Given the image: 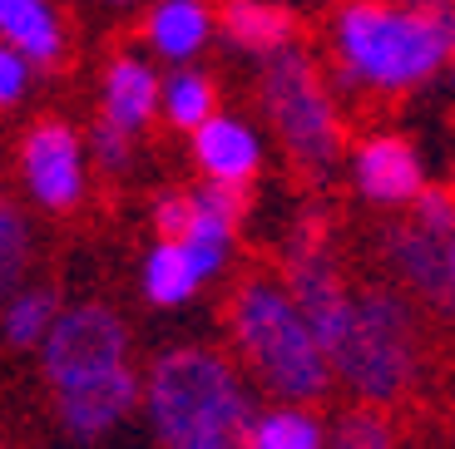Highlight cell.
Masks as SVG:
<instances>
[{
	"label": "cell",
	"instance_id": "cell-29",
	"mask_svg": "<svg viewBox=\"0 0 455 449\" xmlns=\"http://www.w3.org/2000/svg\"><path fill=\"white\" fill-rule=\"evenodd\" d=\"M401 5H431V11H441V5H451V0H401Z\"/></svg>",
	"mask_w": 455,
	"mask_h": 449
},
{
	"label": "cell",
	"instance_id": "cell-22",
	"mask_svg": "<svg viewBox=\"0 0 455 449\" xmlns=\"http://www.w3.org/2000/svg\"><path fill=\"white\" fill-rule=\"evenodd\" d=\"M25 262H30V232H25V217L15 213V202L0 193V296L15 292V281L25 277Z\"/></svg>",
	"mask_w": 455,
	"mask_h": 449
},
{
	"label": "cell",
	"instance_id": "cell-12",
	"mask_svg": "<svg viewBox=\"0 0 455 449\" xmlns=\"http://www.w3.org/2000/svg\"><path fill=\"white\" fill-rule=\"evenodd\" d=\"M194 154H198V169L208 173L213 183H248L258 173V134L238 119H228V114H213L208 124L194 129Z\"/></svg>",
	"mask_w": 455,
	"mask_h": 449
},
{
	"label": "cell",
	"instance_id": "cell-21",
	"mask_svg": "<svg viewBox=\"0 0 455 449\" xmlns=\"http://www.w3.org/2000/svg\"><path fill=\"white\" fill-rule=\"evenodd\" d=\"M194 208H198V202H194ZM233 227H238V223H228V217H218V213H204V208L194 213V227H188L179 242L188 248L198 277H218V272H223L228 248H233Z\"/></svg>",
	"mask_w": 455,
	"mask_h": 449
},
{
	"label": "cell",
	"instance_id": "cell-26",
	"mask_svg": "<svg viewBox=\"0 0 455 449\" xmlns=\"http://www.w3.org/2000/svg\"><path fill=\"white\" fill-rule=\"evenodd\" d=\"M416 208V223L421 227H431V232H455V198L445 188H421V198L411 202Z\"/></svg>",
	"mask_w": 455,
	"mask_h": 449
},
{
	"label": "cell",
	"instance_id": "cell-30",
	"mask_svg": "<svg viewBox=\"0 0 455 449\" xmlns=\"http://www.w3.org/2000/svg\"><path fill=\"white\" fill-rule=\"evenodd\" d=\"M233 449H252V445H248V435H243V439H238V445H233Z\"/></svg>",
	"mask_w": 455,
	"mask_h": 449
},
{
	"label": "cell",
	"instance_id": "cell-31",
	"mask_svg": "<svg viewBox=\"0 0 455 449\" xmlns=\"http://www.w3.org/2000/svg\"><path fill=\"white\" fill-rule=\"evenodd\" d=\"M109 5H129V0H109Z\"/></svg>",
	"mask_w": 455,
	"mask_h": 449
},
{
	"label": "cell",
	"instance_id": "cell-6",
	"mask_svg": "<svg viewBox=\"0 0 455 449\" xmlns=\"http://www.w3.org/2000/svg\"><path fill=\"white\" fill-rule=\"evenodd\" d=\"M45 381L50 390H75V385L104 381V375L129 366V331L109 306H69L60 311L55 331L45 336Z\"/></svg>",
	"mask_w": 455,
	"mask_h": 449
},
{
	"label": "cell",
	"instance_id": "cell-18",
	"mask_svg": "<svg viewBox=\"0 0 455 449\" xmlns=\"http://www.w3.org/2000/svg\"><path fill=\"white\" fill-rule=\"evenodd\" d=\"M60 321V296L45 292V287H30V292H15L5 302V316H0V336L11 346H45V336Z\"/></svg>",
	"mask_w": 455,
	"mask_h": 449
},
{
	"label": "cell",
	"instance_id": "cell-28",
	"mask_svg": "<svg viewBox=\"0 0 455 449\" xmlns=\"http://www.w3.org/2000/svg\"><path fill=\"white\" fill-rule=\"evenodd\" d=\"M445 311L455 316V232H451V267H445Z\"/></svg>",
	"mask_w": 455,
	"mask_h": 449
},
{
	"label": "cell",
	"instance_id": "cell-7",
	"mask_svg": "<svg viewBox=\"0 0 455 449\" xmlns=\"http://www.w3.org/2000/svg\"><path fill=\"white\" fill-rule=\"evenodd\" d=\"M287 292L297 296L307 326L317 331L322 351L337 356V346L352 331V311H356V292L347 287L337 257H331L322 227H302L287 248Z\"/></svg>",
	"mask_w": 455,
	"mask_h": 449
},
{
	"label": "cell",
	"instance_id": "cell-10",
	"mask_svg": "<svg viewBox=\"0 0 455 449\" xmlns=\"http://www.w3.org/2000/svg\"><path fill=\"white\" fill-rule=\"evenodd\" d=\"M356 188H362V198L381 202V208L416 202L426 188L416 148H411L406 138H391V134L366 138V144L356 148Z\"/></svg>",
	"mask_w": 455,
	"mask_h": 449
},
{
	"label": "cell",
	"instance_id": "cell-16",
	"mask_svg": "<svg viewBox=\"0 0 455 449\" xmlns=\"http://www.w3.org/2000/svg\"><path fill=\"white\" fill-rule=\"evenodd\" d=\"M208 30H213V15H208L204 0H159L154 15H148V45L159 50L164 59L198 55Z\"/></svg>",
	"mask_w": 455,
	"mask_h": 449
},
{
	"label": "cell",
	"instance_id": "cell-20",
	"mask_svg": "<svg viewBox=\"0 0 455 449\" xmlns=\"http://www.w3.org/2000/svg\"><path fill=\"white\" fill-rule=\"evenodd\" d=\"M164 114L173 129H198L213 119V84L198 69H179L173 79H164Z\"/></svg>",
	"mask_w": 455,
	"mask_h": 449
},
{
	"label": "cell",
	"instance_id": "cell-9",
	"mask_svg": "<svg viewBox=\"0 0 455 449\" xmlns=\"http://www.w3.org/2000/svg\"><path fill=\"white\" fill-rule=\"evenodd\" d=\"M139 400H144V385L124 366V371L104 375V381L75 385V390H55V415L75 439H104Z\"/></svg>",
	"mask_w": 455,
	"mask_h": 449
},
{
	"label": "cell",
	"instance_id": "cell-4",
	"mask_svg": "<svg viewBox=\"0 0 455 449\" xmlns=\"http://www.w3.org/2000/svg\"><path fill=\"white\" fill-rule=\"evenodd\" d=\"M421 360L416 311L391 287H362L352 311V331L331 356V371L352 385L366 405H391L411 390Z\"/></svg>",
	"mask_w": 455,
	"mask_h": 449
},
{
	"label": "cell",
	"instance_id": "cell-14",
	"mask_svg": "<svg viewBox=\"0 0 455 449\" xmlns=\"http://www.w3.org/2000/svg\"><path fill=\"white\" fill-rule=\"evenodd\" d=\"M159 104H164V90H159V79H154V69H148L144 59H134V55L114 59L109 75H104V119L124 124L129 134H139V129L154 119Z\"/></svg>",
	"mask_w": 455,
	"mask_h": 449
},
{
	"label": "cell",
	"instance_id": "cell-1",
	"mask_svg": "<svg viewBox=\"0 0 455 449\" xmlns=\"http://www.w3.org/2000/svg\"><path fill=\"white\" fill-rule=\"evenodd\" d=\"M455 55V20L431 5L396 0H347L337 15L341 79L366 90L406 94L441 75Z\"/></svg>",
	"mask_w": 455,
	"mask_h": 449
},
{
	"label": "cell",
	"instance_id": "cell-3",
	"mask_svg": "<svg viewBox=\"0 0 455 449\" xmlns=\"http://www.w3.org/2000/svg\"><path fill=\"white\" fill-rule=\"evenodd\" d=\"M228 326H233L243 360L258 371V381L273 395H283L287 405L317 400L327 390L331 356L322 351L317 331L307 326L287 281L248 277L228 302Z\"/></svg>",
	"mask_w": 455,
	"mask_h": 449
},
{
	"label": "cell",
	"instance_id": "cell-15",
	"mask_svg": "<svg viewBox=\"0 0 455 449\" xmlns=\"http://www.w3.org/2000/svg\"><path fill=\"white\" fill-rule=\"evenodd\" d=\"M223 35L238 50H258V55H277V50L292 45L297 20L287 5L273 0H223V15H218Z\"/></svg>",
	"mask_w": 455,
	"mask_h": 449
},
{
	"label": "cell",
	"instance_id": "cell-5",
	"mask_svg": "<svg viewBox=\"0 0 455 449\" xmlns=\"http://www.w3.org/2000/svg\"><path fill=\"white\" fill-rule=\"evenodd\" d=\"M262 109L273 119L287 158L312 178H327L341 158V119L327 94V79L302 50H277L262 69Z\"/></svg>",
	"mask_w": 455,
	"mask_h": 449
},
{
	"label": "cell",
	"instance_id": "cell-17",
	"mask_svg": "<svg viewBox=\"0 0 455 449\" xmlns=\"http://www.w3.org/2000/svg\"><path fill=\"white\" fill-rule=\"evenodd\" d=\"M198 267H194V257H188V248L183 242H169L164 237L159 248L148 252V262H144V292H148V302H159V306H179V302H188V296L198 292Z\"/></svg>",
	"mask_w": 455,
	"mask_h": 449
},
{
	"label": "cell",
	"instance_id": "cell-24",
	"mask_svg": "<svg viewBox=\"0 0 455 449\" xmlns=\"http://www.w3.org/2000/svg\"><path fill=\"white\" fill-rule=\"evenodd\" d=\"M90 148H94V158H100V169L119 173L129 163V154H134V134H129L124 124H114V119H100V124L90 129Z\"/></svg>",
	"mask_w": 455,
	"mask_h": 449
},
{
	"label": "cell",
	"instance_id": "cell-27",
	"mask_svg": "<svg viewBox=\"0 0 455 449\" xmlns=\"http://www.w3.org/2000/svg\"><path fill=\"white\" fill-rule=\"evenodd\" d=\"M30 59L20 55L15 45H0V109L5 104H15L25 94V84H30Z\"/></svg>",
	"mask_w": 455,
	"mask_h": 449
},
{
	"label": "cell",
	"instance_id": "cell-11",
	"mask_svg": "<svg viewBox=\"0 0 455 449\" xmlns=\"http://www.w3.org/2000/svg\"><path fill=\"white\" fill-rule=\"evenodd\" d=\"M387 252H391V267H396V277L406 281L411 292L426 296V302H435V306H445L451 232H431V227H421L416 217H411V223H401L396 232H391Z\"/></svg>",
	"mask_w": 455,
	"mask_h": 449
},
{
	"label": "cell",
	"instance_id": "cell-2",
	"mask_svg": "<svg viewBox=\"0 0 455 449\" xmlns=\"http://www.w3.org/2000/svg\"><path fill=\"white\" fill-rule=\"evenodd\" d=\"M144 410L164 449H233L252 429V400L233 360L183 346L154 360Z\"/></svg>",
	"mask_w": 455,
	"mask_h": 449
},
{
	"label": "cell",
	"instance_id": "cell-25",
	"mask_svg": "<svg viewBox=\"0 0 455 449\" xmlns=\"http://www.w3.org/2000/svg\"><path fill=\"white\" fill-rule=\"evenodd\" d=\"M194 193H164L159 202H154V227H159V237H169V242H179L188 227H194Z\"/></svg>",
	"mask_w": 455,
	"mask_h": 449
},
{
	"label": "cell",
	"instance_id": "cell-13",
	"mask_svg": "<svg viewBox=\"0 0 455 449\" xmlns=\"http://www.w3.org/2000/svg\"><path fill=\"white\" fill-rule=\"evenodd\" d=\"M0 40L20 50L35 69H55L65 59V30L50 0H0Z\"/></svg>",
	"mask_w": 455,
	"mask_h": 449
},
{
	"label": "cell",
	"instance_id": "cell-23",
	"mask_svg": "<svg viewBox=\"0 0 455 449\" xmlns=\"http://www.w3.org/2000/svg\"><path fill=\"white\" fill-rule=\"evenodd\" d=\"M327 449H391V425L366 405V410H352V415L337 420Z\"/></svg>",
	"mask_w": 455,
	"mask_h": 449
},
{
	"label": "cell",
	"instance_id": "cell-19",
	"mask_svg": "<svg viewBox=\"0 0 455 449\" xmlns=\"http://www.w3.org/2000/svg\"><path fill=\"white\" fill-rule=\"evenodd\" d=\"M248 445L252 449H327V435H322V425L307 410L287 405V410H267V415L252 420Z\"/></svg>",
	"mask_w": 455,
	"mask_h": 449
},
{
	"label": "cell",
	"instance_id": "cell-8",
	"mask_svg": "<svg viewBox=\"0 0 455 449\" xmlns=\"http://www.w3.org/2000/svg\"><path fill=\"white\" fill-rule=\"evenodd\" d=\"M20 169L30 183L35 202L50 208V213H65L75 208L84 193V158H80V138L75 129L60 124V119H40V124L25 134L20 144Z\"/></svg>",
	"mask_w": 455,
	"mask_h": 449
}]
</instances>
